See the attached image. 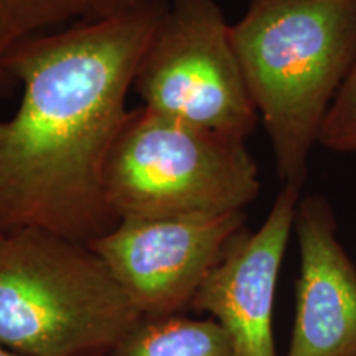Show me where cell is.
<instances>
[{
    "label": "cell",
    "instance_id": "cell-12",
    "mask_svg": "<svg viewBox=\"0 0 356 356\" xmlns=\"http://www.w3.org/2000/svg\"><path fill=\"white\" fill-rule=\"evenodd\" d=\"M139 2H142V0H97V17L109 15V13L132 7Z\"/></svg>",
    "mask_w": 356,
    "mask_h": 356
},
{
    "label": "cell",
    "instance_id": "cell-1",
    "mask_svg": "<svg viewBox=\"0 0 356 356\" xmlns=\"http://www.w3.org/2000/svg\"><path fill=\"white\" fill-rule=\"evenodd\" d=\"M167 10L165 0H142L12 53L6 68L24 96L0 119V234L42 229L88 244L121 221L106 197V162Z\"/></svg>",
    "mask_w": 356,
    "mask_h": 356
},
{
    "label": "cell",
    "instance_id": "cell-7",
    "mask_svg": "<svg viewBox=\"0 0 356 356\" xmlns=\"http://www.w3.org/2000/svg\"><path fill=\"white\" fill-rule=\"evenodd\" d=\"M302 190L282 186L256 231H238L208 273L188 310L228 333L234 356H279L274 307L280 267L293 233Z\"/></svg>",
    "mask_w": 356,
    "mask_h": 356
},
{
    "label": "cell",
    "instance_id": "cell-8",
    "mask_svg": "<svg viewBox=\"0 0 356 356\" xmlns=\"http://www.w3.org/2000/svg\"><path fill=\"white\" fill-rule=\"evenodd\" d=\"M293 233L299 277L286 356H356V264L338 239L330 200L302 195Z\"/></svg>",
    "mask_w": 356,
    "mask_h": 356
},
{
    "label": "cell",
    "instance_id": "cell-9",
    "mask_svg": "<svg viewBox=\"0 0 356 356\" xmlns=\"http://www.w3.org/2000/svg\"><path fill=\"white\" fill-rule=\"evenodd\" d=\"M108 356H234L228 333L210 317L142 318Z\"/></svg>",
    "mask_w": 356,
    "mask_h": 356
},
{
    "label": "cell",
    "instance_id": "cell-14",
    "mask_svg": "<svg viewBox=\"0 0 356 356\" xmlns=\"http://www.w3.org/2000/svg\"><path fill=\"white\" fill-rule=\"evenodd\" d=\"M3 238H6V234H0V243L3 241Z\"/></svg>",
    "mask_w": 356,
    "mask_h": 356
},
{
    "label": "cell",
    "instance_id": "cell-10",
    "mask_svg": "<svg viewBox=\"0 0 356 356\" xmlns=\"http://www.w3.org/2000/svg\"><path fill=\"white\" fill-rule=\"evenodd\" d=\"M91 19H97V0H0V97L17 86L6 65L22 43L58 32L68 22Z\"/></svg>",
    "mask_w": 356,
    "mask_h": 356
},
{
    "label": "cell",
    "instance_id": "cell-2",
    "mask_svg": "<svg viewBox=\"0 0 356 356\" xmlns=\"http://www.w3.org/2000/svg\"><path fill=\"white\" fill-rule=\"evenodd\" d=\"M231 38L282 186L309 160L356 61V0H251Z\"/></svg>",
    "mask_w": 356,
    "mask_h": 356
},
{
    "label": "cell",
    "instance_id": "cell-4",
    "mask_svg": "<svg viewBox=\"0 0 356 356\" xmlns=\"http://www.w3.org/2000/svg\"><path fill=\"white\" fill-rule=\"evenodd\" d=\"M104 186L119 220L215 216L244 211L261 180L246 140L142 106L115 137Z\"/></svg>",
    "mask_w": 356,
    "mask_h": 356
},
{
    "label": "cell",
    "instance_id": "cell-6",
    "mask_svg": "<svg viewBox=\"0 0 356 356\" xmlns=\"http://www.w3.org/2000/svg\"><path fill=\"white\" fill-rule=\"evenodd\" d=\"M244 211L215 216L124 218L88 246L101 257L142 318L185 314Z\"/></svg>",
    "mask_w": 356,
    "mask_h": 356
},
{
    "label": "cell",
    "instance_id": "cell-11",
    "mask_svg": "<svg viewBox=\"0 0 356 356\" xmlns=\"http://www.w3.org/2000/svg\"><path fill=\"white\" fill-rule=\"evenodd\" d=\"M318 145L335 154H356V61L325 119Z\"/></svg>",
    "mask_w": 356,
    "mask_h": 356
},
{
    "label": "cell",
    "instance_id": "cell-3",
    "mask_svg": "<svg viewBox=\"0 0 356 356\" xmlns=\"http://www.w3.org/2000/svg\"><path fill=\"white\" fill-rule=\"evenodd\" d=\"M142 320L88 244L42 229L0 243V346L20 356H108Z\"/></svg>",
    "mask_w": 356,
    "mask_h": 356
},
{
    "label": "cell",
    "instance_id": "cell-5",
    "mask_svg": "<svg viewBox=\"0 0 356 356\" xmlns=\"http://www.w3.org/2000/svg\"><path fill=\"white\" fill-rule=\"evenodd\" d=\"M144 108L246 140L259 115L215 0H173L137 66Z\"/></svg>",
    "mask_w": 356,
    "mask_h": 356
},
{
    "label": "cell",
    "instance_id": "cell-13",
    "mask_svg": "<svg viewBox=\"0 0 356 356\" xmlns=\"http://www.w3.org/2000/svg\"><path fill=\"white\" fill-rule=\"evenodd\" d=\"M0 356H20V355L13 353V351L3 348V346H0Z\"/></svg>",
    "mask_w": 356,
    "mask_h": 356
}]
</instances>
